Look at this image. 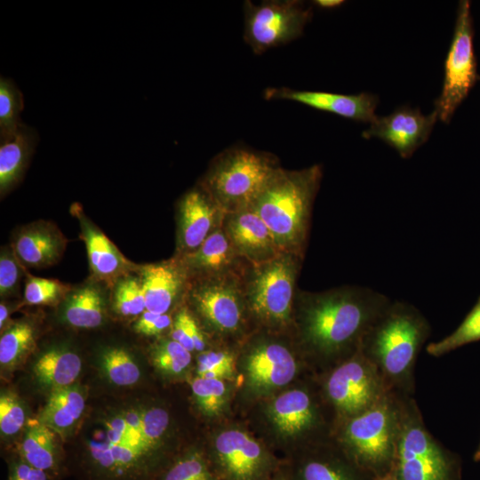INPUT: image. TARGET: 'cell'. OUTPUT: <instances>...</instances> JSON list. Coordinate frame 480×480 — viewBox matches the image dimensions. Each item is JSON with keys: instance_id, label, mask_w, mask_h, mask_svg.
Returning <instances> with one entry per match:
<instances>
[{"instance_id": "cell-1", "label": "cell", "mask_w": 480, "mask_h": 480, "mask_svg": "<svg viewBox=\"0 0 480 480\" xmlns=\"http://www.w3.org/2000/svg\"><path fill=\"white\" fill-rule=\"evenodd\" d=\"M391 300L374 289L343 285L311 292L298 290L292 326L301 342L324 357H349Z\"/></svg>"}, {"instance_id": "cell-2", "label": "cell", "mask_w": 480, "mask_h": 480, "mask_svg": "<svg viewBox=\"0 0 480 480\" xmlns=\"http://www.w3.org/2000/svg\"><path fill=\"white\" fill-rule=\"evenodd\" d=\"M429 334L430 325L418 308L391 300L365 333L360 350L391 391L409 396L416 359Z\"/></svg>"}, {"instance_id": "cell-3", "label": "cell", "mask_w": 480, "mask_h": 480, "mask_svg": "<svg viewBox=\"0 0 480 480\" xmlns=\"http://www.w3.org/2000/svg\"><path fill=\"white\" fill-rule=\"evenodd\" d=\"M322 176L320 164L292 171L281 167L256 199L252 208L271 231L281 252L304 256Z\"/></svg>"}, {"instance_id": "cell-4", "label": "cell", "mask_w": 480, "mask_h": 480, "mask_svg": "<svg viewBox=\"0 0 480 480\" xmlns=\"http://www.w3.org/2000/svg\"><path fill=\"white\" fill-rule=\"evenodd\" d=\"M390 391L365 411L345 420L341 442L350 460L372 478L395 466L403 403Z\"/></svg>"}, {"instance_id": "cell-5", "label": "cell", "mask_w": 480, "mask_h": 480, "mask_svg": "<svg viewBox=\"0 0 480 480\" xmlns=\"http://www.w3.org/2000/svg\"><path fill=\"white\" fill-rule=\"evenodd\" d=\"M281 166L268 152L233 146L215 156L198 184L225 212L253 206Z\"/></svg>"}, {"instance_id": "cell-6", "label": "cell", "mask_w": 480, "mask_h": 480, "mask_svg": "<svg viewBox=\"0 0 480 480\" xmlns=\"http://www.w3.org/2000/svg\"><path fill=\"white\" fill-rule=\"evenodd\" d=\"M303 259L283 252L266 262L247 264L242 279L252 321L267 331H285L292 326Z\"/></svg>"}, {"instance_id": "cell-7", "label": "cell", "mask_w": 480, "mask_h": 480, "mask_svg": "<svg viewBox=\"0 0 480 480\" xmlns=\"http://www.w3.org/2000/svg\"><path fill=\"white\" fill-rule=\"evenodd\" d=\"M395 472L398 480H460V466L427 429L415 401L403 403Z\"/></svg>"}, {"instance_id": "cell-8", "label": "cell", "mask_w": 480, "mask_h": 480, "mask_svg": "<svg viewBox=\"0 0 480 480\" xmlns=\"http://www.w3.org/2000/svg\"><path fill=\"white\" fill-rule=\"evenodd\" d=\"M247 266V265H246ZM244 271V270H243ZM242 272L188 281L183 301L203 324L220 337L243 333L251 320Z\"/></svg>"}, {"instance_id": "cell-9", "label": "cell", "mask_w": 480, "mask_h": 480, "mask_svg": "<svg viewBox=\"0 0 480 480\" xmlns=\"http://www.w3.org/2000/svg\"><path fill=\"white\" fill-rule=\"evenodd\" d=\"M244 13V39L255 54H262L300 37L313 12L300 0H266L245 1Z\"/></svg>"}, {"instance_id": "cell-10", "label": "cell", "mask_w": 480, "mask_h": 480, "mask_svg": "<svg viewBox=\"0 0 480 480\" xmlns=\"http://www.w3.org/2000/svg\"><path fill=\"white\" fill-rule=\"evenodd\" d=\"M324 391L337 412L347 420L365 411L391 390L359 348L329 373Z\"/></svg>"}, {"instance_id": "cell-11", "label": "cell", "mask_w": 480, "mask_h": 480, "mask_svg": "<svg viewBox=\"0 0 480 480\" xmlns=\"http://www.w3.org/2000/svg\"><path fill=\"white\" fill-rule=\"evenodd\" d=\"M470 4H459L455 29L444 62L443 90L435 101L438 119L448 124L476 81Z\"/></svg>"}, {"instance_id": "cell-12", "label": "cell", "mask_w": 480, "mask_h": 480, "mask_svg": "<svg viewBox=\"0 0 480 480\" xmlns=\"http://www.w3.org/2000/svg\"><path fill=\"white\" fill-rule=\"evenodd\" d=\"M249 385L269 392L288 384L297 372V359L290 347L271 335L258 336L244 352Z\"/></svg>"}, {"instance_id": "cell-13", "label": "cell", "mask_w": 480, "mask_h": 480, "mask_svg": "<svg viewBox=\"0 0 480 480\" xmlns=\"http://www.w3.org/2000/svg\"><path fill=\"white\" fill-rule=\"evenodd\" d=\"M225 212L198 183L177 204L176 253L181 257L196 251L220 227Z\"/></svg>"}, {"instance_id": "cell-14", "label": "cell", "mask_w": 480, "mask_h": 480, "mask_svg": "<svg viewBox=\"0 0 480 480\" xmlns=\"http://www.w3.org/2000/svg\"><path fill=\"white\" fill-rule=\"evenodd\" d=\"M438 116L436 110L425 116L419 108L403 106L390 115L376 117L362 136L377 138L409 158L428 139Z\"/></svg>"}, {"instance_id": "cell-15", "label": "cell", "mask_w": 480, "mask_h": 480, "mask_svg": "<svg viewBox=\"0 0 480 480\" xmlns=\"http://www.w3.org/2000/svg\"><path fill=\"white\" fill-rule=\"evenodd\" d=\"M264 98L268 100L294 101L344 118L370 124L377 117L375 110L379 103L376 95L366 92L348 95L320 91L293 90L286 87L267 88L264 91Z\"/></svg>"}, {"instance_id": "cell-16", "label": "cell", "mask_w": 480, "mask_h": 480, "mask_svg": "<svg viewBox=\"0 0 480 480\" xmlns=\"http://www.w3.org/2000/svg\"><path fill=\"white\" fill-rule=\"evenodd\" d=\"M71 212L79 221L81 238L84 242L92 276L108 287L130 276L137 268L110 241V239L84 213L82 207L73 204Z\"/></svg>"}, {"instance_id": "cell-17", "label": "cell", "mask_w": 480, "mask_h": 480, "mask_svg": "<svg viewBox=\"0 0 480 480\" xmlns=\"http://www.w3.org/2000/svg\"><path fill=\"white\" fill-rule=\"evenodd\" d=\"M222 226L236 252L251 264L266 262L283 252L252 207L225 213Z\"/></svg>"}, {"instance_id": "cell-18", "label": "cell", "mask_w": 480, "mask_h": 480, "mask_svg": "<svg viewBox=\"0 0 480 480\" xmlns=\"http://www.w3.org/2000/svg\"><path fill=\"white\" fill-rule=\"evenodd\" d=\"M175 258L188 281L239 273L249 263L236 252L222 224L196 251Z\"/></svg>"}, {"instance_id": "cell-19", "label": "cell", "mask_w": 480, "mask_h": 480, "mask_svg": "<svg viewBox=\"0 0 480 480\" xmlns=\"http://www.w3.org/2000/svg\"><path fill=\"white\" fill-rule=\"evenodd\" d=\"M215 453L228 480H258L266 464L260 444L239 429L220 432L214 440Z\"/></svg>"}, {"instance_id": "cell-20", "label": "cell", "mask_w": 480, "mask_h": 480, "mask_svg": "<svg viewBox=\"0 0 480 480\" xmlns=\"http://www.w3.org/2000/svg\"><path fill=\"white\" fill-rule=\"evenodd\" d=\"M140 280L145 295L146 310L166 314L183 301L188 278L178 260L146 264L140 267Z\"/></svg>"}, {"instance_id": "cell-21", "label": "cell", "mask_w": 480, "mask_h": 480, "mask_svg": "<svg viewBox=\"0 0 480 480\" xmlns=\"http://www.w3.org/2000/svg\"><path fill=\"white\" fill-rule=\"evenodd\" d=\"M67 243V238L53 223L40 220L19 230L12 250L22 265L43 268L60 260Z\"/></svg>"}, {"instance_id": "cell-22", "label": "cell", "mask_w": 480, "mask_h": 480, "mask_svg": "<svg viewBox=\"0 0 480 480\" xmlns=\"http://www.w3.org/2000/svg\"><path fill=\"white\" fill-rule=\"evenodd\" d=\"M36 129L22 124L15 133L0 139V194L4 196L21 180L38 142Z\"/></svg>"}, {"instance_id": "cell-23", "label": "cell", "mask_w": 480, "mask_h": 480, "mask_svg": "<svg viewBox=\"0 0 480 480\" xmlns=\"http://www.w3.org/2000/svg\"><path fill=\"white\" fill-rule=\"evenodd\" d=\"M268 414L277 431L286 436L306 433L317 420L312 398L302 389L281 394L272 402Z\"/></svg>"}, {"instance_id": "cell-24", "label": "cell", "mask_w": 480, "mask_h": 480, "mask_svg": "<svg viewBox=\"0 0 480 480\" xmlns=\"http://www.w3.org/2000/svg\"><path fill=\"white\" fill-rule=\"evenodd\" d=\"M81 370L82 360L79 356L62 348L44 351L33 366L37 381L52 389L72 386Z\"/></svg>"}, {"instance_id": "cell-25", "label": "cell", "mask_w": 480, "mask_h": 480, "mask_svg": "<svg viewBox=\"0 0 480 480\" xmlns=\"http://www.w3.org/2000/svg\"><path fill=\"white\" fill-rule=\"evenodd\" d=\"M85 399L80 388L70 386L52 389L38 422L54 431H67L84 412Z\"/></svg>"}, {"instance_id": "cell-26", "label": "cell", "mask_w": 480, "mask_h": 480, "mask_svg": "<svg viewBox=\"0 0 480 480\" xmlns=\"http://www.w3.org/2000/svg\"><path fill=\"white\" fill-rule=\"evenodd\" d=\"M62 315L68 324L76 328L100 326L105 317V300L100 288L87 284L71 291L65 300Z\"/></svg>"}, {"instance_id": "cell-27", "label": "cell", "mask_w": 480, "mask_h": 480, "mask_svg": "<svg viewBox=\"0 0 480 480\" xmlns=\"http://www.w3.org/2000/svg\"><path fill=\"white\" fill-rule=\"evenodd\" d=\"M151 450L138 444H115L105 441L92 450L95 463L109 473L125 474L140 466Z\"/></svg>"}, {"instance_id": "cell-28", "label": "cell", "mask_w": 480, "mask_h": 480, "mask_svg": "<svg viewBox=\"0 0 480 480\" xmlns=\"http://www.w3.org/2000/svg\"><path fill=\"white\" fill-rule=\"evenodd\" d=\"M22 457L28 464L46 471L57 462L55 431L38 422L30 426L21 443Z\"/></svg>"}, {"instance_id": "cell-29", "label": "cell", "mask_w": 480, "mask_h": 480, "mask_svg": "<svg viewBox=\"0 0 480 480\" xmlns=\"http://www.w3.org/2000/svg\"><path fill=\"white\" fill-rule=\"evenodd\" d=\"M36 327L28 320H20L2 332L0 338V364L2 367L18 365L34 348Z\"/></svg>"}, {"instance_id": "cell-30", "label": "cell", "mask_w": 480, "mask_h": 480, "mask_svg": "<svg viewBox=\"0 0 480 480\" xmlns=\"http://www.w3.org/2000/svg\"><path fill=\"white\" fill-rule=\"evenodd\" d=\"M100 364L107 379L116 386H132L140 378V370L136 361L124 348L105 349L100 356Z\"/></svg>"}, {"instance_id": "cell-31", "label": "cell", "mask_w": 480, "mask_h": 480, "mask_svg": "<svg viewBox=\"0 0 480 480\" xmlns=\"http://www.w3.org/2000/svg\"><path fill=\"white\" fill-rule=\"evenodd\" d=\"M24 108L23 95L14 81L0 78V139L16 132L23 124L20 113Z\"/></svg>"}, {"instance_id": "cell-32", "label": "cell", "mask_w": 480, "mask_h": 480, "mask_svg": "<svg viewBox=\"0 0 480 480\" xmlns=\"http://www.w3.org/2000/svg\"><path fill=\"white\" fill-rule=\"evenodd\" d=\"M480 340V300L451 334L427 346V352L441 356L465 344Z\"/></svg>"}, {"instance_id": "cell-33", "label": "cell", "mask_w": 480, "mask_h": 480, "mask_svg": "<svg viewBox=\"0 0 480 480\" xmlns=\"http://www.w3.org/2000/svg\"><path fill=\"white\" fill-rule=\"evenodd\" d=\"M150 358L154 366L168 375L182 373L191 363V352L177 341L162 339L150 349Z\"/></svg>"}, {"instance_id": "cell-34", "label": "cell", "mask_w": 480, "mask_h": 480, "mask_svg": "<svg viewBox=\"0 0 480 480\" xmlns=\"http://www.w3.org/2000/svg\"><path fill=\"white\" fill-rule=\"evenodd\" d=\"M194 399L200 411L213 417L222 412L228 401V388L224 380L196 377L191 381Z\"/></svg>"}, {"instance_id": "cell-35", "label": "cell", "mask_w": 480, "mask_h": 480, "mask_svg": "<svg viewBox=\"0 0 480 480\" xmlns=\"http://www.w3.org/2000/svg\"><path fill=\"white\" fill-rule=\"evenodd\" d=\"M356 465L348 466L329 460L313 459L305 463L300 480H372Z\"/></svg>"}, {"instance_id": "cell-36", "label": "cell", "mask_w": 480, "mask_h": 480, "mask_svg": "<svg viewBox=\"0 0 480 480\" xmlns=\"http://www.w3.org/2000/svg\"><path fill=\"white\" fill-rule=\"evenodd\" d=\"M113 308L122 316H140L146 300L140 278L127 276L114 286Z\"/></svg>"}, {"instance_id": "cell-37", "label": "cell", "mask_w": 480, "mask_h": 480, "mask_svg": "<svg viewBox=\"0 0 480 480\" xmlns=\"http://www.w3.org/2000/svg\"><path fill=\"white\" fill-rule=\"evenodd\" d=\"M170 338L189 352L206 350L207 340L196 319L186 306H182L176 314L170 328Z\"/></svg>"}, {"instance_id": "cell-38", "label": "cell", "mask_w": 480, "mask_h": 480, "mask_svg": "<svg viewBox=\"0 0 480 480\" xmlns=\"http://www.w3.org/2000/svg\"><path fill=\"white\" fill-rule=\"evenodd\" d=\"M72 290L68 284L56 279L28 276L24 290V300L28 305H53Z\"/></svg>"}, {"instance_id": "cell-39", "label": "cell", "mask_w": 480, "mask_h": 480, "mask_svg": "<svg viewBox=\"0 0 480 480\" xmlns=\"http://www.w3.org/2000/svg\"><path fill=\"white\" fill-rule=\"evenodd\" d=\"M234 371V355L227 349L204 350L197 357L198 377L232 380Z\"/></svg>"}, {"instance_id": "cell-40", "label": "cell", "mask_w": 480, "mask_h": 480, "mask_svg": "<svg viewBox=\"0 0 480 480\" xmlns=\"http://www.w3.org/2000/svg\"><path fill=\"white\" fill-rule=\"evenodd\" d=\"M164 480H213L200 453L189 452L179 459L167 471Z\"/></svg>"}, {"instance_id": "cell-41", "label": "cell", "mask_w": 480, "mask_h": 480, "mask_svg": "<svg viewBox=\"0 0 480 480\" xmlns=\"http://www.w3.org/2000/svg\"><path fill=\"white\" fill-rule=\"evenodd\" d=\"M169 414L160 407L141 411L139 435L141 440L152 448L160 442L169 426Z\"/></svg>"}, {"instance_id": "cell-42", "label": "cell", "mask_w": 480, "mask_h": 480, "mask_svg": "<svg viewBox=\"0 0 480 480\" xmlns=\"http://www.w3.org/2000/svg\"><path fill=\"white\" fill-rule=\"evenodd\" d=\"M25 410L19 398L11 392H5L0 397V430L4 436H13L23 427Z\"/></svg>"}, {"instance_id": "cell-43", "label": "cell", "mask_w": 480, "mask_h": 480, "mask_svg": "<svg viewBox=\"0 0 480 480\" xmlns=\"http://www.w3.org/2000/svg\"><path fill=\"white\" fill-rule=\"evenodd\" d=\"M22 264L13 250L3 248L0 257V295L2 298L14 294L20 289Z\"/></svg>"}, {"instance_id": "cell-44", "label": "cell", "mask_w": 480, "mask_h": 480, "mask_svg": "<svg viewBox=\"0 0 480 480\" xmlns=\"http://www.w3.org/2000/svg\"><path fill=\"white\" fill-rule=\"evenodd\" d=\"M172 318L169 313L156 314L146 310L136 320L134 331L145 336H157L172 327Z\"/></svg>"}, {"instance_id": "cell-45", "label": "cell", "mask_w": 480, "mask_h": 480, "mask_svg": "<svg viewBox=\"0 0 480 480\" xmlns=\"http://www.w3.org/2000/svg\"><path fill=\"white\" fill-rule=\"evenodd\" d=\"M9 480H47V475L45 471L22 462L13 468Z\"/></svg>"}, {"instance_id": "cell-46", "label": "cell", "mask_w": 480, "mask_h": 480, "mask_svg": "<svg viewBox=\"0 0 480 480\" xmlns=\"http://www.w3.org/2000/svg\"><path fill=\"white\" fill-rule=\"evenodd\" d=\"M344 3L342 0H316L314 4L323 9H332L341 5Z\"/></svg>"}, {"instance_id": "cell-47", "label": "cell", "mask_w": 480, "mask_h": 480, "mask_svg": "<svg viewBox=\"0 0 480 480\" xmlns=\"http://www.w3.org/2000/svg\"><path fill=\"white\" fill-rule=\"evenodd\" d=\"M8 316H9V308L4 302H1L0 304V328L1 330L5 325Z\"/></svg>"}, {"instance_id": "cell-48", "label": "cell", "mask_w": 480, "mask_h": 480, "mask_svg": "<svg viewBox=\"0 0 480 480\" xmlns=\"http://www.w3.org/2000/svg\"><path fill=\"white\" fill-rule=\"evenodd\" d=\"M372 480H398L395 472V468H393L392 470H390L388 473L373 478Z\"/></svg>"}, {"instance_id": "cell-49", "label": "cell", "mask_w": 480, "mask_h": 480, "mask_svg": "<svg viewBox=\"0 0 480 480\" xmlns=\"http://www.w3.org/2000/svg\"><path fill=\"white\" fill-rule=\"evenodd\" d=\"M474 460L476 461H480V444L478 446V449L476 450V452L474 454Z\"/></svg>"}]
</instances>
